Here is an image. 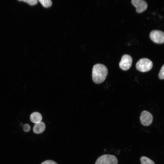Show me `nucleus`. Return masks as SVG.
<instances>
[{
  "label": "nucleus",
  "mask_w": 164,
  "mask_h": 164,
  "mask_svg": "<svg viewBox=\"0 0 164 164\" xmlns=\"http://www.w3.org/2000/svg\"><path fill=\"white\" fill-rule=\"evenodd\" d=\"M108 73V69L105 65L100 63L96 64L94 66L92 69V80L96 84H101L105 80Z\"/></svg>",
  "instance_id": "obj_1"
},
{
  "label": "nucleus",
  "mask_w": 164,
  "mask_h": 164,
  "mask_svg": "<svg viewBox=\"0 0 164 164\" xmlns=\"http://www.w3.org/2000/svg\"><path fill=\"white\" fill-rule=\"evenodd\" d=\"M153 66L152 62L147 58H143L139 60L136 64V67L138 71L146 72L151 69Z\"/></svg>",
  "instance_id": "obj_2"
},
{
  "label": "nucleus",
  "mask_w": 164,
  "mask_h": 164,
  "mask_svg": "<svg viewBox=\"0 0 164 164\" xmlns=\"http://www.w3.org/2000/svg\"><path fill=\"white\" fill-rule=\"evenodd\" d=\"M40 164H58L55 161L50 160H45Z\"/></svg>",
  "instance_id": "obj_15"
},
{
  "label": "nucleus",
  "mask_w": 164,
  "mask_h": 164,
  "mask_svg": "<svg viewBox=\"0 0 164 164\" xmlns=\"http://www.w3.org/2000/svg\"><path fill=\"white\" fill-rule=\"evenodd\" d=\"M151 39L157 44L164 43V32L159 30H153L149 35Z\"/></svg>",
  "instance_id": "obj_4"
},
{
  "label": "nucleus",
  "mask_w": 164,
  "mask_h": 164,
  "mask_svg": "<svg viewBox=\"0 0 164 164\" xmlns=\"http://www.w3.org/2000/svg\"><path fill=\"white\" fill-rule=\"evenodd\" d=\"M23 131L25 132H28L30 131V125L27 124H24L22 127Z\"/></svg>",
  "instance_id": "obj_14"
},
{
  "label": "nucleus",
  "mask_w": 164,
  "mask_h": 164,
  "mask_svg": "<svg viewBox=\"0 0 164 164\" xmlns=\"http://www.w3.org/2000/svg\"><path fill=\"white\" fill-rule=\"evenodd\" d=\"M30 119L31 121L36 124L41 121L42 120V116L40 113L35 112L31 114Z\"/></svg>",
  "instance_id": "obj_9"
},
{
  "label": "nucleus",
  "mask_w": 164,
  "mask_h": 164,
  "mask_svg": "<svg viewBox=\"0 0 164 164\" xmlns=\"http://www.w3.org/2000/svg\"><path fill=\"white\" fill-rule=\"evenodd\" d=\"M140 160L141 164H155L153 161L145 156L141 157Z\"/></svg>",
  "instance_id": "obj_10"
},
{
  "label": "nucleus",
  "mask_w": 164,
  "mask_h": 164,
  "mask_svg": "<svg viewBox=\"0 0 164 164\" xmlns=\"http://www.w3.org/2000/svg\"><path fill=\"white\" fill-rule=\"evenodd\" d=\"M118 160L116 157L113 155L105 154L99 157L95 164H118Z\"/></svg>",
  "instance_id": "obj_3"
},
{
  "label": "nucleus",
  "mask_w": 164,
  "mask_h": 164,
  "mask_svg": "<svg viewBox=\"0 0 164 164\" xmlns=\"http://www.w3.org/2000/svg\"><path fill=\"white\" fill-rule=\"evenodd\" d=\"M43 6L45 7H49L52 5V2L50 0H39Z\"/></svg>",
  "instance_id": "obj_11"
},
{
  "label": "nucleus",
  "mask_w": 164,
  "mask_h": 164,
  "mask_svg": "<svg viewBox=\"0 0 164 164\" xmlns=\"http://www.w3.org/2000/svg\"><path fill=\"white\" fill-rule=\"evenodd\" d=\"M140 119L142 125L148 126L151 124L153 120V116L149 112L144 111L141 114Z\"/></svg>",
  "instance_id": "obj_6"
},
{
  "label": "nucleus",
  "mask_w": 164,
  "mask_h": 164,
  "mask_svg": "<svg viewBox=\"0 0 164 164\" xmlns=\"http://www.w3.org/2000/svg\"><path fill=\"white\" fill-rule=\"evenodd\" d=\"M132 62L131 56L127 54L123 55L119 63L120 68L124 70H128L131 67Z\"/></svg>",
  "instance_id": "obj_5"
},
{
  "label": "nucleus",
  "mask_w": 164,
  "mask_h": 164,
  "mask_svg": "<svg viewBox=\"0 0 164 164\" xmlns=\"http://www.w3.org/2000/svg\"><path fill=\"white\" fill-rule=\"evenodd\" d=\"M131 3L135 7L136 12L141 13L145 11L148 7L146 2L143 0H132Z\"/></svg>",
  "instance_id": "obj_7"
},
{
  "label": "nucleus",
  "mask_w": 164,
  "mask_h": 164,
  "mask_svg": "<svg viewBox=\"0 0 164 164\" xmlns=\"http://www.w3.org/2000/svg\"><path fill=\"white\" fill-rule=\"evenodd\" d=\"M20 1L26 2L31 5H36L38 2V1L37 0H25L21 1L20 0Z\"/></svg>",
  "instance_id": "obj_13"
},
{
  "label": "nucleus",
  "mask_w": 164,
  "mask_h": 164,
  "mask_svg": "<svg viewBox=\"0 0 164 164\" xmlns=\"http://www.w3.org/2000/svg\"><path fill=\"white\" fill-rule=\"evenodd\" d=\"M46 126L45 123L42 121L35 124L33 128V132L36 134H40L45 130Z\"/></svg>",
  "instance_id": "obj_8"
},
{
  "label": "nucleus",
  "mask_w": 164,
  "mask_h": 164,
  "mask_svg": "<svg viewBox=\"0 0 164 164\" xmlns=\"http://www.w3.org/2000/svg\"><path fill=\"white\" fill-rule=\"evenodd\" d=\"M158 75L160 79H164V64L162 67Z\"/></svg>",
  "instance_id": "obj_12"
}]
</instances>
